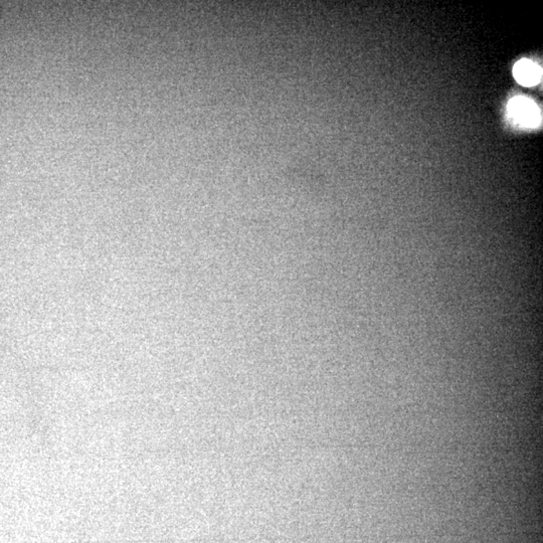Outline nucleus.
<instances>
[{
	"instance_id": "nucleus-2",
	"label": "nucleus",
	"mask_w": 543,
	"mask_h": 543,
	"mask_svg": "<svg viewBox=\"0 0 543 543\" xmlns=\"http://www.w3.org/2000/svg\"><path fill=\"white\" fill-rule=\"evenodd\" d=\"M514 77L520 85L531 87L542 81V70L528 59H522L514 66Z\"/></svg>"
},
{
	"instance_id": "nucleus-1",
	"label": "nucleus",
	"mask_w": 543,
	"mask_h": 543,
	"mask_svg": "<svg viewBox=\"0 0 543 543\" xmlns=\"http://www.w3.org/2000/svg\"><path fill=\"white\" fill-rule=\"evenodd\" d=\"M509 118L515 125L524 128L537 127L542 123V113L531 100L517 97L507 106Z\"/></svg>"
}]
</instances>
